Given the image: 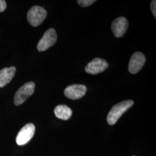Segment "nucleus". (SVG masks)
I'll use <instances>...</instances> for the list:
<instances>
[{"mask_svg": "<svg viewBox=\"0 0 156 156\" xmlns=\"http://www.w3.org/2000/svg\"><path fill=\"white\" fill-rule=\"evenodd\" d=\"M133 100L122 101L112 107L107 116V122L109 125H113L117 122L119 119L125 112L134 105Z\"/></svg>", "mask_w": 156, "mask_h": 156, "instance_id": "1", "label": "nucleus"}, {"mask_svg": "<svg viewBox=\"0 0 156 156\" xmlns=\"http://www.w3.org/2000/svg\"><path fill=\"white\" fill-rule=\"evenodd\" d=\"M35 83L33 82H27L19 89L14 96V104L19 106L23 104L29 97L33 94L35 89Z\"/></svg>", "mask_w": 156, "mask_h": 156, "instance_id": "2", "label": "nucleus"}, {"mask_svg": "<svg viewBox=\"0 0 156 156\" xmlns=\"http://www.w3.org/2000/svg\"><path fill=\"white\" fill-rule=\"evenodd\" d=\"M47 16V12L39 6H33L27 13V20L34 27H37L44 20Z\"/></svg>", "mask_w": 156, "mask_h": 156, "instance_id": "3", "label": "nucleus"}, {"mask_svg": "<svg viewBox=\"0 0 156 156\" xmlns=\"http://www.w3.org/2000/svg\"><path fill=\"white\" fill-rule=\"evenodd\" d=\"M57 35L56 30L54 28H49L45 32L42 38L39 40L37 45V49L39 51L48 50L56 43Z\"/></svg>", "mask_w": 156, "mask_h": 156, "instance_id": "4", "label": "nucleus"}, {"mask_svg": "<svg viewBox=\"0 0 156 156\" xmlns=\"http://www.w3.org/2000/svg\"><path fill=\"white\" fill-rule=\"evenodd\" d=\"M35 127L32 123H28L18 133L16 138L17 144L19 146L25 145L33 137Z\"/></svg>", "mask_w": 156, "mask_h": 156, "instance_id": "5", "label": "nucleus"}, {"mask_svg": "<svg viewBox=\"0 0 156 156\" xmlns=\"http://www.w3.org/2000/svg\"><path fill=\"white\" fill-rule=\"evenodd\" d=\"M87 91V87L83 84H71L64 90L65 96L73 100H79L82 98Z\"/></svg>", "mask_w": 156, "mask_h": 156, "instance_id": "6", "label": "nucleus"}, {"mask_svg": "<svg viewBox=\"0 0 156 156\" xmlns=\"http://www.w3.org/2000/svg\"><path fill=\"white\" fill-rule=\"evenodd\" d=\"M108 66L106 60L97 57L87 64L85 67V71L91 75H96L104 72Z\"/></svg>", "mask_w": 156, "mask_h": 156, "instance_id": "7", "label": "nucleus"}, {"mask_svg": "<svg viewBox=\"0 0 156 156\" xmlns=\"http://www.w3.org/2000/svg\"><path fill=\"white\" fill-rule=\"evenodd\" d=\"M145 62L146 58L143 53L139 51L135 52L131 56L129 62V72L133 74L138 73L145 65Z\"/></svg>", "mask_w": 156, "mask_h": 156, "instance_id": "8", "label": "nucleus"}, {"mask_svg": "<svg viewBox=\"0 0 156 156\" xmlns=\"http://www.w3.org/2000/svg\"><path fill=\"white\" fill-rule=\"evenodd\" d=\"M128 27L127 19L124 17H119L115 19L112 23V31L116 38H120L123 37Z\"/></svg>", "mask_w": 156, "mask_h": 156, "instance_id": "9", "label": "nucleus"}, {"mask_svg": "<svg viewBox=\"0 0 156 156\" xmlns=\"http://www.w3.org/2000/svg\"><path fill=\"white\" fill-rule=\"evenodd\" d=\"M16 72L15 67L5 68L0 71V87H3L9 83L14 77Z\"/></svg>", "mask_w": 156, "mask_h": 156, "instance_id": "10", "label": "nucleus"}, {"mask_svg": "<svg viewBox=\"0 0 156 156\" xmlns=\"http://www.w3.org/2000/svg\"><path fill=\"white\" fill-rule=\"evenodd\" d=\"M54 112L56 117L64 120H68L73 115L71 109L66 105H59L56 106Z\"/></svg>", "mask_w": 156, "mask_h": 156, "instance_id": "11", "label": "nucleus"}, {"mask_svg": "<svg viewBox=\"0 0 156 156\" xmlns=\"http://www.w3.org/2000/svg\"><path fill=\"white\" fill-rule=\"evenodd\" d=\"M96 1L95 0H78V4L82 7H87L92 5Z\"/></svg>", "mask_w": 156, "mask_h": 156, "instance_id": "12", "label": "nucleus"}, {"mask_svg": "<svg viewBox=\"0 0 156 156\" xmlns=\"http://www.w3.org/2000/svg\"><path fill=\"white\" fill-rule=\"evenodd\" d=\"M156 1L155 0H153L151 2V10L152 11V13L154 16V18H156Z\"/></svg>", "mask_w": 156, "mask_h": 156, "instance_id": "13", "label": "nucleus"}, {"mask_svg": "<svg viewBox=\"0 0 156 156\" xmlns=\"http://www.w3.org/2000/svg\"><path fill=\"white\" fill-rule=\"evenodd\" d=\"M6 8L5 1L0 0V12L4 11Z\"/></svg>", "mask_w": 156, "mask_h": 156, "instance_id": "14", "label": "nucleus"}, {"mask_svg": "<svg viewBox=\"0 0 156 156\" xmlns=\"http://www.w3.org/2000/svg\"></svg>", "mask_w": 156, "mask_h": 156, "instance_id": "15", "label": "nucleus"}]
</instances>
